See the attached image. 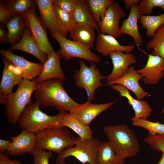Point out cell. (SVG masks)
Returning <instances> with one entry per match:
<instances>
[{
    "mask_svg": "<svg viewBox=\"0 0 164 164\" xmlns=\"http://www.w3.org/2000/svg\"><path fill=\"white\" fill-rule=\"evenodd\" d=\"M61 80L52 79L38 83L34 96L40 106L56 108L60 112L70 111L80 104L71 98L63 88Z\"/></svg>",
    "mask_w": 164,
    "mask_h": 164,
    "instance_id": "obj_1",
    "label": "cell"
},
{
    "mask_svg": "<svg viewBox=\"0 0 164 164\" xmlns=\"http://www.w3.org/2000/svg\"><path fill=\"white\" fill-rule=\"evenodd\" d=\"M38 84L37 77L32 80L23 79L15 92L0 96V104L5 106L6 118L11 124H18L22 112L32 101V95Z\"/></svg>",
    "mask_w": 164,
    "mask_h": 164,
    "instance_id": "obj_2",
    "label": "cell"
},
{
    "mask_svg": "<svg viewBox=\"0 0 164 164\" xmlns=\"http://www.w3.org/2000/svg\"><path fill=\"white\" fill-rule=\"evenodd\" d=\"M104 131L116 155L124 160L135 156L140 147L134 131L127 125L107 126Z\"/></svg>",
    "mask_w": 164,
    "mask_h": 164,
    "instance_id": "obj_3",
    "label": "cell"
},
{
    "mask_svg": "<svg viewBox=\"0 0 164 164\" xmlns=\"http://www.w3.org/2000/svg\"><path fill=\"white\" fill-rule=\"evenodd\" d=\"M35 135V148L47 150L58 154L75 145L76 138L65 127L48 128L36 133Z\"/></svg>",
    "mask_w": 164,
    "mask_h": 164,
    "instance_id": "obj_4",
    "label": "cell"
},
{
    "mask_svg": "<svg viewBox=\"0 0 164 164\" xmlns=\"http://www.w3.org/2000/svg\"><path fill=\"white\" fill-rule=\"evenodd\" d=\"M40 105L36 101L28 104L22 112L19 121V126L22 130L36 133L45 128L62 126V112L55 116H50L40 109Z\"/></svg>",
    "mask_w": 164,
    "mask_h": 164,
    "instance_id": "obj_5",
    "label": "cell"
},
{
    "mask_svg": "<svg viewBox=\"0 0 164 164\" xmlns=\"http://www.w3.org/2000/svg\"><path fill=\"white\" fill-rule=\"evenodd\" d=\"M96 138L82 140L78 136L76 138L75 145L66 149L58 154L56 159V164H66L65 159L69 156H73L82 164H97V155L101 143Z\"/></svg>",
    "mask_w": 164,
    "mask_h": 164,
    "instance_id": "obj_6",
    "label": "cell"
},
{
    "mask_svg": "<svg viewBox=\"0 0 164 164\" xmlns=\"http://www.w3.org/2000/svg\"><path fill=\"white\" fill-rule=\"evenodd\" d=\"M91 63V66L88 67L82 60H80L79 69L75 71L74 76L76 86L85 90L87 100L90 101L94 100L95 91L102 86L103 83L101 81L106 77L101 74L95 63Z\"/></svg>",
    "mask_w": 164,
    "mask_h": 164,
    "instance_id": "obj_7",
    "label": "cell"
},
{
    "mask_svg": "<svg viewBox=\"0 0 164 164\" xmlns=\"http://www.w3.org/2000/svg\"><path fill=\"white\" fill-rule=\"evenodd\" d=\"M50 34L59 44L60 46L59 51L61 57L66 61L77 58L90 62L96 63L100 62V56L85 46L78 42L68 39L58 33Z\"/></svg>",
    "mask_w": 164,
    "mask_h": 164,
    "instance_id": "obj_8",
    "label": "cell"
},
{
    "mask_svg": "<svg viewBox=\"0 0 164 164\" xmlns=\"http://www.w3.org/2000/svg\"><path fill=\"white\" fill-rule=\"evenodd\" d=\"M26 27L39 47L48 56L56 52L48 39L45 28L34 7L22 14Z\"/></svg>",
    "mask_w": 164,
    "mask_h": 164,
    "instance_id": "obj_9",
    "label": "cell"
},
{
    "mask_svg": "<svg viewBox=\"0 0 164 164\" xmlns=\"http://www.w3.org/2000/svg\"><path fill=\"white\" fill-rule=\"evenodd\" d=\"M126 15L118 3L114 2L108 7L104 16L98 24L100 32L117 39L121 36L119 32L120 19Z\"/></svg>",
    "mask_w": 164,
    "mask_h": 164,
    "instance_id": "obj_10",
    "label": "cell"
},
{
    "mask_svg": "<svg viewBox=\"0 0 164 164\" xmlns=\"http://www.w3.org/2000/svg\"><path fill=\"white\" fill-rule=\"evenodd\" d=\"M35 2L44 28L49 29L50 34L58 33L67 38L68 32L60 24L56 17L53 0H36Z\"/></svg>",
    "mask_w": 164,
    "mask_h": 164,
    "instance_id": "obj_11",
    "label": "cell"
},
{
    "mask_svg": "<svg viewBox=\"0 0 164 164\" xmlns=\"http://www.w3.org/2000/svg\"><path fill=\"white\" fill-rule=\"evenodd\" d=\"M0 53L20 70L24 79L32 80L42 72L43 64L41 63L29 61L21 56L13 53L9 50L1 49Z\"/></svg>",
    "mask_w": 164,
    "mask_h": 164,
    "instance_id": "obj_12",
    "label": "cell"
},
{
    "mask_svg": "<svg viewBox=\"0 0 164 164\" xmlns=\"http://www.w3.org/2000/svg\"><path fill=\"white\" fill-rule=\"evenodd\" d=\"M137 71L145 84H156L164 77V58L149 54L145 67Z\"/></svg>",
    "mask_w": 164,
    "mask_h": 164,
    "instance_id": "obj_13",
    "label": "cell"
},
{
    "mask_svg": "<svg viewBox=\"0 0 164 164\" xmlns=\"http://www.w3.org/2000/svg\"><path fill=\"white\" fill-rule=\"evenodd\" d=\"M11 142L5 152L7 155L13 157L32 153L35 148V134L22 130L18 135L11 137Z\"/></svg>",
    "mask_w": 164,
    "mask_h": 164,
    "instance_id": "obj_14",
    "label": "cell"
},
{
    "mask_svg": "<svg viewBox=\"0 0 164 164\" xmlns=\"http://www.w3.org/2000/svg\"><path fill=\"white\" fill-rule=\"evenodd\" d=\"M115 102L95 104L87 100L85 103L80 104L78 107L71 109L69 113L84 124L89 126L98 115L112 106Z\"/></svg>",
    "mask_w": 164,
    "mask_h": 164,
    "instance_id": "obj_15",
    "label": "cell"
},
{
    "mask_svg": "<svg viewBox=\"0 0 164 164\" xmlns=\"http://www.w3.org/2000/svg\"><path fill=\"white\" fill-rule=\"evenodd\" d=\"M109 56L112 61L113 67L111 73L105 77L107 82L121 77L130 65L136 63V57L131 53L115 51L110 53Z\"/></svg>",
    "mask_w": 164,
    "mask_h": 164,
    "instance_id": "obj_16",
    "label": "cell"
},
{
    "mask_svg": "<svg viewBox=\"0 0 164 164\" xmlns=\"http://www.w3.org/2000/svg\"><path fill=\"white\" fill-rule=\"evenodd\" d=\"M4 68L0 84V96H6L12 92L13 87L19 84L23 78L20 70L4 57Z\"/></svg>",
    "mask_w": 164,
    "mask_h": 164,
    "instance_id": "obj_17",
    "label": "cell"
},
{
    "mask_svg": "<svg viewBox=\"0 0 164 164\" xmlns=\"http://www.w3.org/2000/svg\"><path fill=\"white\" fill-rule=\"evenodd\" d=\"M142 79L141 74L132 67L129 68L124 75L120 78L113 81L107 82L105 85L114 84L121 85L131 91L134 93L137 99L140 101L149 95L140 86L139 81Z\"/></svg>",
    "mask_w": 164,
    "mask_h": 164,
    "instance_id": "obj_18",
    "label": "cell"
},
{
    "mask_svg": "<svg viewBox=\"0 0 164 164\" xmlns=\"http://www.w3.org/2000/svg\"><path fill=\"white\" fill-rule=\"evenodd\" d=\"M134 45L122 46L113 36L99 32L95 42V48L97 52L104 56H109L111 52L121 51L126 53L132 52Z\"/></svg>",
    "mask_w": 164,
    "mask_h": 164,
    "instance_id": "obj_19",
    "label": "cell"
},
{
    "mask_svg": "<svg viewBox=\"0 0 164 164\" xmlns=\"http://www.w3.org/2000/svg\"><path fill=\"white\" fill-rule=\"evenodd\" d=\"M61 58L59 50L48 56L47 60L43 64L42 72L37 77L38 83L52 79L65 81V77L60 66Z\"/></svg>",
    "mask_w": 164,
    "mask_h": 164,
    "instance_id": "obj_20",
    "label": "cell"
},
{
    "mask_svg": "<svg viewBox=\"0 0 164 164\" xmlns=\"http://www.w3.org/2000/svg\"><path fill=\"white\" fill-rule=\"evenodd\" d=\"M111 87V89L118 92L121 97L126 98L128 103L132 106L135 113V116L131 119L132 121L141 118L147 119L150 116L152 109L147 101L134 98L130 95L128 90L121 85L114 84Z\"/></svg>",
    "mask_w": 164,
    "mask_h": 164,
    "instance_id": "obj_21",
    "label": "cell"
},
{
    "mask_svg": "<svg viewBox=\"0 0 164 164\" xmlns=\"http://www.w3.org/2000/svg\"><path fill=\"white\" fill-rule=\"evenodd\" d=\"M141 15L138 10V5H133L131 8L129 16L123 21L119 29L121 35L125 34L130 36L138 46H141L143 43L137 24V21Z\"/></svg>",
    "mask_w": 164,
    "mask_h": 164,
    "instance_id": "obj_22",
    "label": "cell"
},
{
    "mask_svg": "<svg viewBox=\"0 0 164 164\" xmlns=\"http://www.w3.org/2000/svg\"><path fill=\"white\" fill-rule=\"evenodd\" d=\"M9 50L11 51L19 50L29 53L36 58L43 64L48 57L47 54L42 51L35 43L26 28L21 40L15 46L11 47Z\"/></svg>",
    "mask_w": 164,
    "mask_h": 164,
    "instance_id": "obj_23",
    "label": "cell"
},
{
    "mask_svg": "<svg viewBox=\"0 0 164 164\" xmlns=\"http://www.w3.org/2000/svg\"><path fill=\"white\" fill-rule=\"evenodd\" d=\"M71 15L75 24L90 26L100 32L98 23L91 12L87 0H78Z\"/></svg>",
    "mask_w": 164,
    "mask_h": 164,
    "instance_id": "obj_24",
    "label": "cell"
},
{
    "mask_svg": "<svg viewBox=\"0 0 164 164\" xmlns=\"http://www.w3.org/2000/svg\"><path fill=\"white\" fill-rule=\"evenodd\" d=\"M62 112L61 123L62 126L72 129L82 140L93 138V131L90 126L81 122L70 113Z\"/></svg>",
    "mask_w": 164,
    "mask_h": 164,
    "instance_id": "obj_25",
    "label": "cell"
},
{
    "mask_svg": "<svg viewBox=\"0 0 164 164\" xmlns=\"http://www.w3.org/2000/svg\"><path fill=\"white\" fill-rule=\"evenodd\" d=\"M95 29L88 26L75 24L70 31V37L90 49L94 46L95 39Z\"/></svg>",
    "mask_w": 164,
    "mask_h": 164,
    "instance_id": "obj_26",
    "label": "cell"
},
{
    "mask_svg": "<svg viewBox=\"0 0 164 164\" xmlns=\"http://www.w3.org/2000/svg\"><path fill=\"white\" fill-rule=\"evenodd\" d=\"M8 29V43L13 46L21 40L26 28L22 15H15L5 25Z\"/></svg>",
    "mask_w": 164,
    "mask_h": 164,
    "instance_id": "obj_27",
    "label": "cell"
},
{
    "mask_svg": "<svg viewBox=\"0 0 164 164\" xmlns=\"http://www.w3.org/2000/svg\"><path fill=\"white\" fill-rule=\"evenodd\" d=\"M97 164H124V160L119 158L116 154L110 142H101L97 155Z\"/></svg>",
    "mask_w": 164,
    "mask_h": 164,
    "instance_id": "obj_28",
    "label": "cell"
},
{
    "mask_svg": "<svg viewBox=\"0 0 164 164\" xmlns=\"http://www.w3.org/2000/svg\"><path fill=\"white\" fill-rule=\"evenodd\" d=\"M139 23L146 30V36L152 38L157 30L164 24V13L158 15H141Z\"/></svg>",
    "mask_w": 164,
    "mask_h": 164,
    "instance_id": "obj_29",
    "label": "cell"
},
{
    "mask_svg": "<svg viewBox=\"0 0 164 164\" xmlns=\"http://www.w3.org/2000/svg\"><path fill=\"white\" fill-rule=\"evenodd\" d=\"M152 38L147 44V49H153L152 55L164 58V24L157 30Z\"/></svg>",
    "mask_w": 164,
    "mask_h": 164,
    "instance_id": "obj_30",
    "label": "cell"
},
{
    "mask_svg": "<svg viewBox=\"0 0 164 164\" xmlns=\"http://www.w3.org/2000/svg\"><path fill=\"white\" fill-rule=\"evenodd\" d=\"M4 2L6 9L14 15H22L36 5L35 1L32 0H10Z\"/></svg>",
    "mask_w": 164,
    "mask_h": 164,
    "instance_id": "obj_31",
    "label": "cell"
},
{
    "mask_svg": "<svg viewBox=\"0 0 164 164\" xmlns=\"http://www.w3.org/2000/svg\"><path fill=\"white\" fill-rule=\"evenodd\" d=\"M91 12L98 24L114 0H87Z\"/></svg>",
    "mask_w": 164,
    "mask_h": 164,
    "instance_id": "obj_32",
    "label": "cell"
},
{
    "mask_svg": "<svg viewBox=\"0 0 164 164\" xmlns=\"http://www.w3.org/2000/svg\"><path fill=\"white\" fill-rule=\"evenodd\" d=\"M135 126L146 129L149 134L152 135H164V124L157 121L152 122L145 118H139L132 121Z\"/></svg>",
    "mask_w": 164,
    "mask_h": 164,
    "instance_id": "obj_33",
    "label": "cell"
},
{
    "mask_svg": "<svg viewBox=\"0 0 164 164\" xmlns=\"http://www.w3.org/2000/svg\"><path fill=\"white\" fill-rule=\"evenodd\" d=\"M144 140L152 149L162 152L161 158L156 164H164V135H152L149 134Z\"/></svg>",
    "mask_w": 164,
    "mask_h": 164,
    "instance_id": "obj_34",
    "label": "cell"
},
{
    "mask_svg": "<svg viewBox=\"0 0 164 164\" xmlns=\"http://www.w3.org/2000/svg\"><path fill=\"white\" fill-rule=\"evenodd\" d=\"M53 4L58 21L67 32H69L75 24L71 15L63 11L53 3Z\"/></svg>",
    "mask_w": 164,
    "mask_h": 164,
    "instance_id": "obj_35",
    "label": "cell"
},
{
    "mask_svg": "<svg viewBox=\"0 0 164 164\" xmlns=\"http://www.w3.org/2000/svg\"><path fill=\"white\" fill-rule=\"evenodd\" d=\"M159 7L164 11V0H142L138 5L141 15H151L153 8Z\"/></svg>",
    "mask_w": 164,
    "mask_h": 164,
    "instance_id": "obj_36",
    "label": "cell"
},
{
    "mask_svg": "<svg viewBox=\"0 0 164 164\" xmlns=\"http://www.w3.org/2000/svg\"><path fill=\"white\" fill-rule=\"evenodd\" d=\"M32 153L34 159L33 164H50L49 160L53 155L52 152L39 148H35Z\"/></svg>",
    "mask_w": 164,
    "mask_h": 164,
    "instance_id": "obj_37",
    "label": "cell"
},
{
    "mask_svg": "<svg viewBox=\"0 0 164 164\" xmlns=\"http://www.w3.org/2000/svg\"><path fill=\"white\" fill-rule=\"evenodd\" d=\"M78 0H53V3L64 12L72 14Z\"/></svg>",
    "mask_w": 164,
    "mask_h": 164,
    "instance_id": "obj_38",
    "label": "cell"
},
{
    "mask_svg": "<svg viewBox=\"0 0 164 164\" xmlns=\"http://www.w3.org/2000/svg\"><path fill=\"white\" fill-rule=\"evenodd\" d=\"M15 15L11 13L5 7L3 3H0V22L2 24H6Z\"/></svg>",
    "mask_w": 164,
    "mask_h": 164,
    "instance_id": "obj_39",
    "label": "cell"
},
{
    "mask_svg": "<svg viewBox=\"0 0 164 164\" xmlns=\"http://www.w3.org/2000/svg\"><path fill=\"white\" fill-rule=\"evenodd\" d=\"M0 164H22L16 160H11L5 153H0Z\"/></svg>",
    "mask_w": 164,
    "mask_h": 164,
    "instance_id": "obj_40",
    "label": "cell"
},
{
    "mask_svg": "<svg viewBox=\"0 0 164 164\" xmlns=\"http://www.w3.org/2000/svg\"><path fill=\"white\" fill-rule=\"evenodd\" d=\"M5 25H1L0 26V44L8 42V33L5 31Z\"/></svg>",
    "mask_w": 164,
    "mask_h": 164,
    "instance_id": "obj_41",
    "label": "cell"
},
{
    "mask_svg": "<svg viewBox=\"0 0 164 164\" xmlns=\"http://www.w3.org/2000/svg\"><path fill=\"white\" fill-rule=\"evenodd\" d=\"M11 140L0 139V153H5L7 150Z\"/></svg>",
    "mask_w": 164,
    "mask_h": 164,
    "instance_id": "obj_42",
    "label": "cell"
},
{
    "mask_svg": "<svg viewBox=\"0 0 164 164\" xmlns=\"http://www.w3.org/2000/svg\"><path fill=\"white\" fill-rule=\"evenodd\" d=\"M140 0H124L125 8L127 9H129L134 5H137L140 2Z\"/></svg>",
    "mask_w": 164,
    "mask_h": 164,
    "instance_id": "obj_43",
    "label": "cell"
},
{
    "mask_svg": "<svg viewBox=\"0 0 164 164\" xmlns=\"http://www.w3.org/2000/svg\"><path fill=\"white\" fill-rule=\"evenodd\" d=\"M162 112L164 114V106L163 108V109H162Z\"/></svg>",
    "mask_w": 164,
    "mask_h": 164,
    "instance_id": "obj_44",
    "label": "cell"
}]
</instances>
